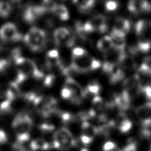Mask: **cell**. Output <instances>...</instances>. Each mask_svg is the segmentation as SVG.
Returning a JSON list of instances; mask_svg holds the SVG:
<instances>
[{"label": "cell", "mask_w": 151, "mask_h": 151, "mask_svg": "<svg viewBox=\"0 0 151 151\" xmlns=\"http://www.w3.org/2000/svg\"><path fill=\"white\" fill-rule=\"evenodd\" d=\"M32 126L33 121L28 114L22 112L15 117L12 127L16 135V140L14 145L15 148H22L29 142Z\"/></svg>", "instance_id": "cell-1"}, {"label": "cell", "mask_w": 151, "mask_h": 151, "mask_svg": "<svg viewBox=\"0 0 151 151\" xmlns=\"http://www.w3.org/2000/svg\"><path fill=\"white\" fill-rule=\"evenodd\" d=\"M135 30L138 37V51L147 53L151 49V22L139 20L135 25Z\"/></svg>", "instance_id": "cell-2"}, {"label": "cell", "mask_w": 151, "mask_h": 151, "mask_svg": "<svg viewBox=\"0 0 151 151\" xmlns=\"http://www.w3.org/2000/svg\"><path fill=\"white\" fill-rule=\"evenodd\" d=\"M101 65L102 63L100 61L93 58L87 53L78 58H72L71 64L69 67L71 71L83 73L95 71L100 68Z\"/></svg>", "instance_id": "cell-3"}, {"label": "cell", "mask_w": 151, "mask_h": 151, "mask_svg": "<svg viewBox=\"0 0 151 151\" xmlns=\"http://www.w3.org/2000/svg\"><path fill=\"white\" fill-rule=\"evenodd\" d=\"M46 33L40 28L33 27L26 33L24 41L31 50L39 52L44 48L46 43Z\"/></svg>", "instance_id": "cell-4"}, {"label": "cell", "mask_w": 151, "mask_h": 151, "mask_svg": "<svg viewBox=\"0 0 151 151\" xmlns=\"http://www.w3.org/2000/svg\"><path fill=\"white\" fill-rule=\"evenodd\" d=\"M76 145L75 138L69 129L65 127L57 130L54 133L53 147L61 150H69Z\"/></svg>", "instance_id": "cell-5"}, {"label": "cell", "mask_w": 151, "mask_h": 151, "mask_svg": "<svg viewBox=\"0 0 151 151\" xmlns=\"http://www.w3.org/2000/svg\"><path fill=\"white\" fill-rule=\"evenodd\" d=\"M57 101L51 96H38L33 103L35 108L44 118L53 116L57 110Z\"/></svg>", "instance_id": "cell-6"}, {"label": "cell", "mask_w": 151, "mask_h": 151, "mask_svg": "<svg viewBox=\"0 0 151 151\" xmlns=\"http://www.w3.org/2000/svg\"><path fill=\"white\" fill-rule=\"evenodd\" d=\"M17 70L24 73L27 76H32L36 79H42L45 77L42 71L37 68V65L33 60L20 57L15 61Z\"/></svg>", "instance_id": "cell-7"}, {"label": "cell", "mask_w": 151, "mask_h": 151, "mask_svg": "<svg viewBox=\"0 0 151 151\" xmlns=\"http://www.w3.org/2000/svg\"><path fill=\"white\" fill-rule=\"evenodd\" d=\"M126 57L124 50L113 49L105 53V61L103 65V71L106 74H110L116 67L119 66Z\"/></svg>", "instance_id": "cell-8"}, {"label": "cell", "mask_w": 151, "mask_h": 151, "mask_svg": "<svg viewBox=\"0 0 151 151\" xmlns=\"http://www.w3.org/2000/svg\"><path fill=\"white\" fill-rule=\"evenodd\" d=\"M83 29L85 33H89L94 32L105 33L108 29L106 17L101 14L95 15L91 17L87 22L83 23Z\"/></svg>", "instance_id": "cell-9"}, {"label": "cell", "mask_w": 151, "mask_h": 151, "mask_svg": "<svg viewBox=\"0 0 151 151\" xmlns=\"http://www.w3.org/2000/svg\"><path fill=\"white\" fill-rule=\"evenodd\" d=\"M140 79L138 74L133 75L129 77L123 83V91L130 99H132L141 93L142 85L140 83Z\"/></svg>", "instance_id": "cell-10"}, {"label": "cell", "mask_w": 151, "mask_h": 151, "mask_svg": "<svg viewBox=\"0 0 151 151\" xmlns=\"http://www.w3.org/2000/svg\"><path fill=\"white\" fill-rule=\"evenodd\" d=\"M64 86L71 91L72 97L70 101L75 105H79L80 103H81L83 99L86 97L87 93L85 92V90L83 89L79 83L72 77L68 76L66 78Z\"/></svg>", "instance_id": "cell-11"}, {"label": "cell", "mask_w": 151, "mask_h": 151, "mask_svg": "<svg viewBox=\"0 0 151 151\" xmlns=\"http://www.w3.org/2000/svg\"><path fill=\"white\" fill-rule=\"evenodd\" d=\"M53 37L57 45L71 47L75 43V36L66 27H59L55 30Z\"/></svg>", "instance_id": "cell-12"}, {"label": "cell", "mask_w": 151, "mask_h": 151, "mask_svg": "<svg viewBox=\"0 0 151 151\" xmlns=\"http://www.w3.org/2000/svg\"><path fill=\"white\" fill-rule=\"evenodd\" d=\"M22 35L18 32L14 23H7L0 28V39L4 41L17 42L22 40Z\"/></svg>", "instance_id": "cell-13"}, {"label": "cell", "mask_w": 151, "mask_h": 151, "mask_svg": "<svg viewBox=\"0 0 151 151\" xmlns=\"http://www.w3.org/2000/svg\"><path fill=\"white\" fill-rule=\"evenodd\" d=\"M136 114L143 129H150L151 127V101L137 107Z\"/></svg>", "instance_id": "cell-14"}, {"label": "cell", "mask_w": 151, "mask_h": 151, "mask_svg": "<svg viewBox=\"0 0 151 151\" xmlns=\"http://www.w3.org/2000/svg\"><path fill=\"white\" fill-rule=\"evenodd\" d=\"M45 13L46 11L41 6H31L24 10L23 19L26 23L32 24L35 23Z\"/></svg>", "instance_id": "cell-15"}, {"label": "cell", "mask_w": 151, "mask_h": 151, "mask_svg": "<svg viewBox=\"0 0 151 151\" xmlns=\"http://www.w3.org/2000/svg\"><path fill=\"white\" fill-rule=\"evenodd\" d=\"M128 10L133 14L151 11V4L147 0H129Z\"/></svg>", "instance_id": "cell-16"}, {"label": "cell", "mask_w": 151, "mask_h": 151, "mask_svg": "<svg viewBox=\"0 0 151 151\" xmlns=\"http://www.w3.org/2000/svg\"><path fill=\"white\" fill-rule=\"evenodd\" d=\"M110 37L113 41L114 49L118 50H124L126 46L125 33L113 28L111 33Z\"/></svg>", "instance_id": "cell-17"}, {"label": "cell", "mask_w": 151, "mask_h": 151, "mask_svg": "<svg viewBox=\"0 0 151 151\" xmlns=\"http://www.w3.org/2000/svg\"><path fill=\"white\" fill-rule=\"evenodd\" d=\"M46 63L49 68L59 67L60 69L62 68L63 65L61 63L59 51L57 49H51L47 52L46 55Z\"/></svg>", "instance_id": "cell-18"}, {"label": "cell", "mask_w": 151, "mask_h": 151, "mask_svg": "<svg viewBox=\"0 0 151 151\" xmlns=\"http://www.w3.org/2000/svg\"><path fill=\"white\" fill-rule=\"evenodd\" d=\"M131 101V100L123 92H122L120 94L114 96L113 103L120 110L124 111H127L130 108Z\"/></svg>", "instance_id": "cell-19"}, {"label": "cell", "mask_w": 151, "mask_h": 151, "mask_svg": "<svg viewBox=\"0 0 151 151\" xmlns=\"http://www.w3.org/2000/svg\"><path fill=\"white\" fill-rule=\"evenodd\" d=\"M97 47L101 52L106 53L114 48L113 41L110 36L105 35L101 38L97 43Z\"/></svg>", "instance_id": "cell-20"}, {"label": "cell", "mask_w": 151, "mask_h": 151, "mask_svg": "<svg viewBox=\"0 0 151 151\" xmlns=\"http://www.w3.org/2000/svg\"><path fill=\"white\" fill-rule=\"evenodd\" d=\"M29 147L32 151H47L50 149L51 146L44 139H37L30 142Z\"/></svg>", "instance_id": "cell-21"}, {"label": "cell", "mask_w": 151, "mask_h": 151, "mask_svg": "<svg viewBox=\"0 0 151 151\" xmlns=\"http://www.w3.org/2000/svg\"><path fill=\"white\" fill-rule=\"evenodd\" d=\"M126 71L122 68L121 65L117 66L114 68L109 75H110V82L112 84H116L123 80L125 77Z\"/></svg>", "instance_id": "cell-22"}, {"label": "cell", "mask_w": 151, "mask_h": 151, "mask_svg": "<svg viewBox=\"0 0 151 151\" xmlns=\"http://www.w3.org/2000/svg\"><path fill=\"white\" fill-rule=\"evenodd\" d=\"M82 134L86 135L94 139V137L98 134L97 127H95L88 121L83 122L81 124Z\"/></svg>", "instance_id": "cell-23"}, {"label": "cell", "mask_w": 151, "mask_h": 151, "mask_svg": "<svg viewBox=\"0 0 151 151\" xmlns=\"http://www.w3.org/2000/svg\"><path fill=\"white\" fill-rule=\"evenodd\" d=\"M131 23L129 19L124 17H118L114 22V28L126 33L131 29Z\"/></svg>", "instance_id": "cell-24"}, {"label": "cell", "mask_w": 151, "mask_h": 151, "mask_svg": "<svg viewBox=\"0 0 151 151\" xmlns=\"http://www.w3.org/2000/svg\"><path fill=\"white\" fill-rule=\"evenodd\" d=\"M73 1L82 12L90 11L95 4V0H73Z\"/></svg>", "instance_id": "cell-25"}, {"label": "cell", "mask_w": 151, "mask_h": 151, "mask_svg": "<svg viewBox=\"0 0 151 151\" xmlns=\"http://www.w3.org/2000/svg\"><path fill=\"white\" fill-rule=\"evenodd\" d=\"M53 13L61 21H67L69 19L70 15L68 9L64 5H57L56 7L54 9Z\"/></svg>", "instance_id": "cell-26"}, {"label": "cell", "mask_w": 151, "mask_h": 151, "mask_svg": "<svg viewBox=\"0 0 151 151\" xmlns=\"http://www.w3.org/2000/svg\"><path fill=\"white\" fill-rule=\"evenodd\" d=\"M117 127L120 132L122 133H127L129 131H131L132 127V123L131 120L123 117L121 119V121H119L117 124Z\"/></svg>", "instance_id": "cell-27"}, {"label": "cell", "mask_w": 151, "mask_h": 151, "mask_svg": "<svg viewBox=\"0 0 151 151\" xmlns=\"http://www.w3.org/2000/svg\"><path fill=\"white\" fill-rule=\"evenodd\" d=\"M139 71L143 74L151 75V57H146L139 67Z\"/></svg>", "instance_id": "cell-28"}, {"label": "cell", "mask_w": 151, "mask_h": 151, "mask_svg": "<svg viewBox=\"0 0 151 151\" xmlns=\"http://www.w3.org/2000/svg\"><path fill=\"white\" fill-rule=\"evenodd\" d=\"M101 87L99 83L97 81H93L88 83L87 87L85 88L86 93H90L91 95L97 96L101 91Z\"/></svg>", "instance_id": "cell-29"}, {"label": "cell", "mask_w": 151, "mask_h": 151, "mask_svg": "<svg viewBox=\"0 0 151 151\" xmlns=\"http://www.w3.org/2000/svg\"><path fill=\"white\" fill-rule=\"evenodd\" d=\"M12 10V6L8 2L0 1V17L6 18L11 14Z\"/></svg>", "instance_id": "cell-30"}, {"label": "cell", "mask_w": 151, "mask_h": 151, "mask_svg": "<svg viewBox=\"0 0 151 151\" xmlns=\"http://www.w3.org/2000/svg\"><path fill=\"white\" fill-rule=\"evenodd\" d=\"M12 102L4 99V101L0 103V114L4 115L11 113L12 111Z\"/></svg>", "instance_id": "cell-31"}, {"label": "cell", "mask_w": 151, "mask_h": 151, "mask_svg": "<svg viewBox=\"0 0 151 151\" xmlns=\"http://www.w3.org/2000/svg\"><path fill=\"white\" fill-rule=\"evenodd\" d=\"M56 2L53 1V0H42V6L46 12H53L55 8L57 6Z\"/></svg>", "instance_id": "cell-32"}, {"label": "cell", "mask_w": 151, "mask_h": 151, "mask_svg": "<svg viewBox=\"0 0 151 151\" xmlns=\"http://www.w3.org/2000/svg\"><path fill=\"white\" fill-rule=\"evenodd\" d=\"M55 128V127L53 124L50 123H42L39 126V129H40V131L44 134L50 133V132L54 131Z\"/></svg>", "instance_id": "cell-33"}, {"label": "cell", "mask_w": 151, "mask_h": 151, "mask_svg": "<svg viewBox=\"0 0 151 151\" xmlns=\"http://www.w3.org/2000/svg\"><path fill=\"white\" fill-rule=\"evenodd\" d=\"M103 151H123L118 148L115 143L112 141H107L105 143L103 148Z\"/></svg>", "instance_id": "cell-34"}, {"label": "cell", "mask_w": 151, "mask_h": 151, "mask_svg": "<svg viewBox=\"0 0 151 151\" xmlns=\"http://www.w3.org/2000/svg\"><path fill=\"white\" fill-rule=\"evenodd\" d=\"M55 81V76L53 74L47 75L43 79V85L46 87H51Z\"/></svg>", "instance_id": "cell-35"}, {"label": "cell", "mask_w": 151, "mask_h": 151, "mask_svg": "<svg viewBox=\"0 0 151 151\" xmlns=\"http://www.w3.org/2000/svg\"><path fill=\"white\" fill-rule=\"evenodd\" d=\"M87 51L81 47H75L72 51V58H78L87 55Z\"/></svg>", "instance_id": "cell-36"}, {"label": "cell", "mask_w": 151, "mask_h": 151, "mask_svg": "<svg viewBox=\"0 0 151 151\" xmlns=\"http://www.w3.org/2000/svg\"><path fill=\"white\" fill-rule=\"evenodd\" d=\"M27 78H28V76L27 75L25 74L24 73L17 70V75H16V77H15L14 82L19 85L20 84H22V83H24L25 81L27 79Z\"/></svg>", "instance_id": "cell-37"}, {"label": "cell", "mask_w": 151, "mask_h": 151, "mask_svg": "<svg viewBox=\"0 0 151 151\" xmlns=\"http://www.w3.org/2000/svg\"><path fill=\"white\" fill-rule=\"evenodd\" d=\"M137 145L136 141L132 139H130L122 150L123 151H137Z\"/></svg>", "instance_id": "cell-38"}, {"label": "cell", "mask_w": 151, "mask_h": 151, "mask_svg": "<svg viewBox=\"0 0 151 151\" xmlns=\"http://www.w3.org/2000/svg\"><path fill=\"white\" fill-rule=\"evenodd\" d=\"M119 4L116 1H106L105 3V9L108 12H114L118 9Z\"/></svg>", "instance_id": "cell-39"}, {"label": "cell", "mask_w": 151, "mask_h": 151, "mask_svg": "<svg viewBox=\"0 0 151 151\" xmlns=\"http://www.w3.org/2000/svg\"><path fill=\"white\" fill-rule=\"evenodd\" d=\"M61 95L62 98L64 99L69 100V101H70V100H71V99L72 97L71 91L70 90L69 88H67V87H65V86L61 89Z\"/></svg>", "instance_id": "cell-40"}, {"label": "cell", "mask_w": 151, "mask_h": 151, "mask_svg": "<svg viewBox=\"0 0 151 151\" xmlns=\"http://www.w3.org/2000/svg\"><path fill=\"white\" fill-rule=\"evenodd\" d=\"M141 93L144 95L147 99L151 101V85L148 84L142 87Z\"/></svg>", "instance_id": "cell-41"}, {"label": "cell", "mask_w": 151, "mask_h": 151, "mask_svg": "<svg viewBox=\"0 0 151 151\" xmlns=\"http://www.w3.org/2000/svg\"><path fill=\"white\" fill-rule=\"evenodd\" d=\"M38 96L36 95V93H33V92H29L25 93L24 95V99L25 100H26L27 101L28 103H34L35 100L36 99V98H37Z\"/></svg>", "instance_id": "cell-42"}, {"label": "cell", "mask_w": 151, "mask_h": 151, "mask_svg": "<svg viewBox=\"0 0 151 151\" xmlns=\"http://www.w3.org/2000/svg\"><path fill=\"white\" fill-rule=\"evenodd\" d=\"M94 139H93L91 137H89L88 136H86V135L84 134H81L80 135V140L83 145H88L91 144L93 142V140Z\"/></svg>", "instance_id": "cell-43"}, {"label": "cell", "mask_w": 151, "mask_h": 151, "mask_svg": "<svg viewBox=\"0 0 151 151\" xmlns=\"http://www.w3.org/2000/svg\"><path fill=\"white\" fill-rule=\"evenodd\" d=\"M9 62L6 59H0V73L5 72L9 66Z\"/></svg>", "instance_id": "cell-44"}, {"label": "cell", "mask_w": 151, "mask_h": 151, "mask_svg": "<svg viewBox=\"0 0 151 151\" xmlns=\"http://www.w3.org/2000/svg\"><path fill=\"white\" fill-rule=\"evenodd\" d=\"M7 142V136L4 130L0 129V145L6 144Z\"/></svg>", "instance_id": "cell-45"}, {"label": "cell", "mask_w": 151, "mask_h": 151, "mask_svg": "<svg viewBox=\"0 0 151 151\" xmlns=\"http://www.w3.org/2000/svg\"><path fill=\"white\" fill-rule=\"evenodd\" d=\"M81 151H88L87 149H85V148H83V149L81 150Z\"/></svg>", "instance_id": "cell-46"}, {"label": "cell", "mask_w": 151, "mask_h": 151, "mask_svg": "<svg viewBox=\"0 0 151 151\" xmlns=\"http://www.w3.org/2000/svg\"><path fill=\"white\" fill-rule=\"evenodd\" d=\"M106 1H117V0H106Z\"/></svg>", "instance_id": "cell-47"}, {"label": "cell", "mask_w": 151, "mask_h": 151, "mask_svg": "<svg viewBox=\"0 0 151 151\" xmlns=\"http://www.w3.org/2000/svg\"><path fill=\"white\" fill-rule=\"evenodd\" d=\"M149 151H151V145H150V150Z\"/></svg>", "instance_id": "cell-48"}, {"label": "cell", "mask_w": 151, "mask_h": 151, "mask_svg": "<svg viewBox=\"0 0 151 151\" xmlns=\"http://www.w3.org/2000/svg\"><path fill=\"white\" fill-rule=\"evenodd\" d=\"M13 1H18V0H13Z\"/></svg>", "instance_id": "cell-49"}]
</instances>
